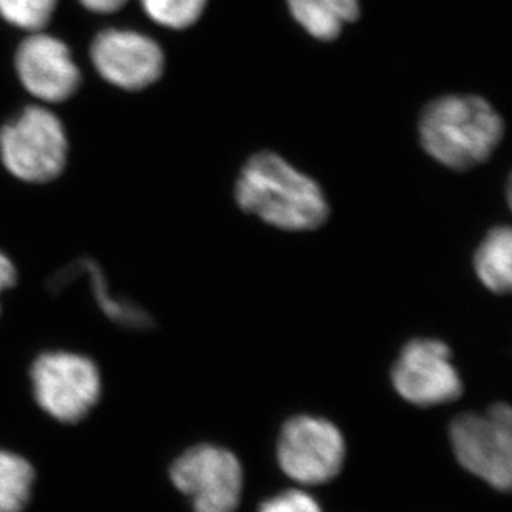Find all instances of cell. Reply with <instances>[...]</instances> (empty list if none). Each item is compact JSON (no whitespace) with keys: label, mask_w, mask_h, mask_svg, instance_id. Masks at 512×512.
Returning a JSON list of instances; mask_svg holds the SVG:
<instances>
[{"label":"cell","mask_w":512,"mask_h":512,"mask_svg":"<svg viewBox=\"0 0 512 512\" xmlns=\"http://www.w3.org/2000/svg\"><path fill=\"white\" fill-rule=\"evenodd\" d=\"M141 9L168 30L191 29L208 9V0H140Z\"/></svg>","instance_id":"obj_15"},{"label":"cell","mask_w":512,"mask_h":512,"mask_svg":"<svg viewBox=\"0 0 512 512\" xmlns=\"http://www.w3.org/2000/svg\"><path fill=\"white\" fill-rule=\"evenodd\" d=\"M292 19L312 39L332 42L362 14L360 0H285Z\"/></svg>","instance_id":"obj_12"},{"label":"cell","mask_w":512,"mask_h":512,"mask_svg":"<svg viewBox=\"0 0 512 512\" xmlns=\"http://www.w3.org/2000/svg\"><path fill=\"white\" fill-rule=\"evenodd\" d=\"M170 476L176 489L191 499L194 512H236L241 503V463L219 446L184 451L171 466Z\"/></svg>","instance_id":"obj_6"},{"label":"cell","mask_w":512,"mask_h":512,"mask_svg":"<svg viewBox=\"0 0 512 512\" xmlns=\"http://www.w3.org/2000/svg\"><path fill=\"white\" fill-rule=\"evenodd\" d=\"M458 463L499 491L512 483V411L506 403L491 406L486 415H461L450 428Z\"/></svg>","instance_id":"obj_5"},{"label":"cell","mask_w":512,"mask_h":512,"mask_svg":"<svg viewBox=\"0 0 512 512\" xmlns=\"http://www.w3.org/2000/svg\"><path fill=\"white\" fill-rule=\"evenodd\" d=\"M277 459L290 479L305 486L325 484L340 473L345 440L339 428L315 416H295L285 423Z\"/></svg>","instance_id":"obj_7"},{"label":"cell","mask_w":512,"mask_h":512,"mask_svg":"<svg viewBox=\"0 0 512 512\" xmlns=\"http://www.w3.org/2000/svg\"><path fill=\"white\" fill-rule=\"evenodd\" d=\"M14 67L25 92L42 103L67 102L82 83V72L70 47L44 30L20 42Z\"/></svg>","instance_id":"obj_10"},{"label":"cell","mask_w":512,"mask_h":512,"mask_svg":"<svg viewBox=\"0 0 512 512\" xmlns=\"http://www.w3.org/2000/svg\"><path fill=\"white\" fill-rule=\"evenodd\" d=\"M58 0H0V19L29 34L42 32L57 10Z\"/></svg>","instance_id":"obj_16"},{"label":"cell","mask_w":512,"mask_h":512,"mask_svg":"<svg viewBox=\"0 0 512 512\" xmlns=\"http://www.w3.org/2000/svg\"><path fill=\"white\" fill-rule=\"evenodd\" d=\"M35 469L22 455L0 450V512H24L32 499Z\"/></svg>","instance_id":"obj_14"},{"label":"cell","mask_w":512,"mask_h":512,"mask_svg":"<svg viewBox=\"0 0 512 512\" xmlns=\"http://www.w3.org/2000/svg\"><path fill=\"white\" fill-rule=\"evenodd\" d=\"M90 60L98 75L112 87L141 92L153 87L165 73V50L140 30H102L90 44Z\"/></svg>","instance_id":"obj_8"},{"label":"cell","mask_w":512,"mask_h":512,"mask_svg":"<svg viewBox=\"0 0 512 512\" xmlns=\"http://www.w3.org/2000/svg\"><path fill=\"white\" fill-rule=\"evenodd\" d=\"M0 161L19 181L52 183L68 161V135L62 120L39 105L15 113L0 128Z\"/></svg>","instance_id":"obj_3"},{"label":"cell","mask_w":512,"mask_h":512,"mask_svg":"<svg viewBox=\"0 0 512 512\" xmlns=\"http://www.w3.org/2000/svg\"><path fill=\"white\" fill-rule=\"evenodd\" d=\"M35 401L60 423H78L102 397V373L92 358L65 350L40 353L30 367Z\"/></svg>","instance_id":"obj_4"},{"label":"cell","mask_w":512,"mask_h":512,"mask_svg":"<svg viewBox=\"0 0 512 512\" xmlns=\"http://www.w3.org/2000/svg\"><path fill=\"white\" fill-rule=\"evenodd\" d=\"M17 282V269L9 256L0 251V294L5 290L12 289Z\"/></svg>","instance_id":"obj_19"},{"label":"cell","mask_w":512,"mask_h":512,"mask_svg":"<svg viewBox=\"0 0 512 512\" xmlns=\"http://www.w3.org/2000/svg\"><path fill=\"white\" fill-rule=\"evenodd\" d=\"M506 135L503 116L479 95H443L418 120L421 148L448 170L469 171L491 160Z\"/></svg>","instance_id":"obj_2"},{"label":"cell","mask_w":512,"mask_h":512,"mask_svg":"<svg viewBox=\"0 0 512 512\" xmlns=\"http://www.w3.org/2000/svg\"><path fill=\"white\" fill-rule=\"evenodd\" d=\"M479 281L494 294H508L512 285V231L499 226L486 234L474 256Z\"/></svg>","instance_id":"obj_13"},{"label":"cell","mask_w":512,"mask_h":512,"mask_svg":"<svg viewBox=\"0 0 512 512\" xmlns=\"http://www.w3.org/2000/svg\"><path fill=\"white\" fill-rule=\"evenodd\" d=\"M393 387L416 406L445 405L458 400L463 382L451 363V350L440 340H411L401 350L392 372Z\"/></svg>","instance_id":"obj_9"},{"label":"cell","mask_w":512,"mask_h":512,"mask_svg":"<svg viewBox=\"0 0 512 512\" xmlns=\"http://www.w3.org/2000/svg\"><path fill=\"white\" fill-rule=\"evenodd\" d=\"M234 198L244 213L282 231H314L329 219L322 186L274 151L247 158L237 174Z\"/></svg>","instance_id":"obj_1"},{"label":"cell","mask_w":512,"mask_h":512,"mask_svg":"<svg viewBox=\"0 0 512 512\" xmlns=\"http://www.w3.org/2000/svg\"><path fill=\"white\" fill-rule=\"evenodd\" d=\"M83 9L98 15L115 14L125 7L128 0H78Z\"/></svg>","instance_id":"obj_18"},{"label":"cell","mask_w":512,"mask_h":512,"mask_svg":"<svg viewBox=\"0 0 512 512\" xmlns=\"http://www.w3.org/2000/svg\"><path fill=\"white\" fill-rule=\"evenodd\" d=\"M77 277H87L97 304L100 305L103 314L107 315L108 319L115 324L130 327V329H146L153 325L150 315L146 314L140 305L108 294V282L102 267L88 257L68 264L65 269L52 277L49 287L52 290L63 289L68 284H72L73 279H77Z\"/></svg>","instance_id":"obj_11"},{"label":"cell","mask_w":512,"mask_h":512,"mask_svg":"<svg viewBox=\"0 0 512 512\" xmlns=\"http://www.w3.org/2000/svg\"><path fill=\"white\" fill-rule=\"evenodd\" d=\"M259 512H322L319 503L309 493L300 489H290L267 499Z\"/></svg>","instance_id":"obj_17"}]
</instances>
